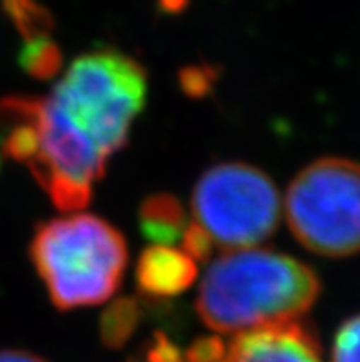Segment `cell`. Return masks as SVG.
<instances>
[{"mask_svg": "<svg viewBox=\"0 0 360 362\" xmlns=\"http://www.w3.org/2000/svg\"><path fill=\"white\" fill-rule=\"evenodd\" d=\"M0 362H48L42 357L23 349H2L0 351Z\"/></svg>", "mask_w": 360, "mask_h": 362, "instance_id": "5bb4252c", "label": "cell"}, {"mask_svg": "<svg viewBox=\"0 0 360 362\" xmlns=\"http://www.w3.org/2000/svg\"><path fill=\"white\" fill-rule=\"evenodd\" d=\"M18 63L30 76L37 79H48L61 70L59 46L50 39V35H41L28 39L18 54Z\"/></svg>", "mask_w": 360, "mask_h": 362, "instance_id": "30bf717a", "label": "cell"}, {"mask_svg": "<svg viewBox=\"0 0 360 362\" xmlns=\"http://www.w3.org/2000/svg\"><path fill=\"white\" fill-rule=\"evenodd\" d=\"M131 362H219L210 349L195 342L187 351H182L166 335H156L138 357Z\"/></svg>", "mask_w": 360, "mask_h": 362, "instance_id": "7c38bea8", "label": "cell"}, {"mask_svg": "<svg viewBox=\"0 0 360 362\" xmlns=\"http://www.w3.org/2000/svg\"><path fill=\"white\" fill-rule=\"evenodd\" d=\"M54 115L91 144L103 158L127 144L147 98V72L134 57L118 50L79 55L45 96Z\"/></svg>", "mask_w": 360, "mask_h": 362, "instance_id": "3957f363", "label": "cell"}, {"mask_svg": "<svg viewBox=\"0 0 360 362\" xmlns=\"http://www.w3.org/2000/svg\"><path fill=\"white\" fill-rule=\"evenodd\" d=\"M30 256L52 303L61 311L105 303L127 267V243L115 226L88 214L37 226Z\"/></svg>", "mask_w": 360, "mask_h": 362, "instance_id": "277c9868", "label": "cell"}, {"mask_svg": "<svg viewBox=\"0 0 360 362\" xmlns=\"http://www.w3.org/2000/svg\"><path fill=\"white\" fill-rule=\"evenodd\" d=\"M281 199L269 175L245 162H224L197 180L192 195L193 225L211 245L228 250L252 248L274 234Z\"/></svg>", "mask_w": 360, "mask_h": 362, "instance_id": "8992f818", "label": "cell"}, {"mask_svg": "<svg viewBox=\"0 0 360 362\" xmlns=\"http://www.w3.org/2000/svg\"><path fill=\"white\" fill-rule=\"evenodd\" d=\"M285 219L300 245L325 257L360 252V164L327 156L289 184Z\"/></svg>", "mask_w": 360, "mask_h": 362, "instance_id": "5b68a950", "label": "cell"}, {"mask_svg": "<svg viewBox=\"0 0 360 362\" xmlns=\"http://www.w3.org/2000/svg\"><path fill=\"white\" fill-rule=\"evenodd\" d=\"M0 153L21 162L63 211L91 202L107 158L54 115L46 98L8 96L0 101Z\"/></svg>", "mask_w": 360, "mask_h": 362, "instance_id": "7a4b0ae2", "label": "cell"}, {"mask_svg": "<svg viewBox=\"0 0 360 362\" xmlns=\"http://www.w3.org/2000/svg\"><path fill=\"white\" fill-rule=\"evenodd\" d=\"M140 230L155 245L178 243L187 228L186 211L182 204L168 193H156L141 202Z\"/></svg>", "mask_w": 360, "mask_h": 362, "instance_id": "9c48e42d", "label": "cell"}, {"mask_svg": "<svg viewBox=\"0 0 360 362\" xmlns=\"http://www.w3.org/2000/svg\"><path fill=\"white\" fill-rule=\"evenodd\" d=\"M219 362H324L316 337L300 322L239 333Z\"/></svg>", "mask_w": 360, "mask_h": 362, "instance_id": "52a82bcc", "label": "cell"}, {"mask_svg": "<svg viewBox=\"0 0 360 362\" xmlns=\"http://www.w3.org/2000/svg\"><path fill=\"white\" fill-rule=\"evenodd\" d=\"M140 322V308L131 298L115 302L101 318V339L109 348H120L131 339Z\"/></svg>", "mask_w": 360, "mask_h": 362, "instance_id": "8fae6325", "label": "cell"}, {"mask_svg": "<svg viewBox=\"0 0 360 362\" xmlns=\"http://www.w3.org/2000/svg\"><path fill=\"white\" fill-rule=\"evenodd\" d=\"M322 285L310 267L287 254L241 248L217 257L206 271L197 313L217 333H245L296 322L318 300Z\"/></svg>", "mask_w": 360, "mask_h": 362, "instance_id": "6da1fadb", "label": "cell"}, {"mask_svg": "<svg viewBox=\"0 0 360 362\" xmlns=\"http://www.w3.org/2000/svg\"><path fill=\"white\" fill-rule=\"evenodd\" d=\"M197 278V262L182 248L153 245L137 263V284L149 298H171L184 293Z\"/></svg>", "mask_w": 360, "mask_h": 362, "instance_id": "ba28073f", "label": "cell"}, {"mask_svg": "<svg viewBox=\"0 0 360 362\" xmlns=\"http://www.w3.org/2000/svg\"><path fill=\"white\" fill-rule=\"evenodd\" d=\"M333 362H360V315L349 318L333 340Z\"/></svg>", "mask_w": 360, "mask_h": 362, "instance_id": "4fadbf2b", "label": "cell"}]
</instances>
